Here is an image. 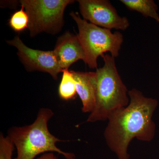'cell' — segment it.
Wrapping results in <instances>:
<instances>
[{
    "instance_id": "4fadbf2b",
    "label": "cell",
    "mask_w": 159,
    "mask_h": 159,
    "mask_svg": "<svg viewBox=\"0 0 159 159\" xmlns=\"http://www.w3.org/2000/svg\"><path fill=\"white\" fill-rule=\"evenodd\" d=\"M14 145L11 139L3 134L0 135V159H12Z\"/></svg>"
},
{
    "instance_id": "9c48e42d",
    "label": "cell",
    "mask_w": 159,
    "mask_h": 159,
    "mask_svg": "<svg viewBox=\"0 0 159 159\" xmlns=\"http://www.w3.org/2000/svg\"><path fill=\"white\" fill-rule=\"evenodd\" d=\"M71 71L75 80L77 94L82 102L83 112L91 113L96 106L97 73Z\"/></svg>"
},
{
    "instance_id": "3957f363",
    "label": "cell",
    "mask_w": 159,
    "mask_h": 159,
    "mask_svg": "<svg viewBox=\"0 0 159 159\" xmlns=\"http://www.w3.org/2000/svg\"><path fill=\"white\" fill-rule=\"evenodd\" d=\"M104 65L96 71V106L87 122L105 121L116 111L126 107L129 102L128 89L119 76L115 57L102 54Z\"/></svg>"
},
{
    "instance_id": "6da1fadb",
    "label": "cell",
    "mask_w": 159,
    "mask_h": 159,
    "mask_svg": "<svg viewBox=\"0 0 159 159\" xmlns=\"http://www.w3.org/2000/svg\"><path fill=\"white\" fill-rule=\"evenodd\" d=\"M128 95V105L111 115L104 132L107 144L119 159H129L128 146L134 138L149 142L155 135L156 125L152 118L158 104L157 100L145 97L135 89L129 91Z\"/></svg>"
},
{
    "instance_id": "277c9868",
    "label": "cell",
    "mask_w": 159,
    "mask_h": 159,
    "mask_svg": "<svg viewBox=\"0 0 159 159\" xmlns=\"http://www.w3.org/2000/svg\"><path fill=\"white\" fill-rule=\"evenodd\" d=\"M70 15L77 24V35L85 55L84 61L90 68H97L98 57L105 52H109L115 58L119 56L123 41L121 32L112 33L110 29L89 23L74 11Z\"/></svg>"
},
{
    "instance_id": "9a60e30c",
    "label": "cell",
    "mask_w": 159,
    "mask_h": 159,
    "mask_svg": "<svg viewBox=\"0 0 159 159\" xmlns=\"http://www.w3.org/2000/svg\"></svg>"
},
{
    "instance_id": "5bb4252c",
    "label": "cell",
    "mask_w": 159,
    "mask_h": 159,
    "mask_svg": "<svg viewBox=\"0 0 159 159\" xmlns=\"http://www.w3.org/2000/svg\"><path fill=\"white\" fill-rule=\"evenodd\" d=\"M37 159H58L53 152L45 153Z\"/></svg>"
},
{
    "instance_id": "7c38bea8",
    "label": "cell",
    "mask_w": 159,
    "mask_h": 159,
    "mask_svg": "<svg viewBox=\"0 0 159 159\" xmlns=\"http://www.w3.org/2000/svg\"><path fill=\"white\" fill-rule=\"evenodd\" d=\"M24 9V7L21 6V9L14 12L9 19V26L16 32H20L28 29L29 16Z\"/></svg>"
},
{
    "instance_id": "8fae6325",
    "label": "cell",
    "mask_w": 159,
    "mask_h": 159,
    "mask_svg": "<svg viewBox=\"0 0 159 159\" xmlns=\"http://www.w3.org/2000/svg\"><path fill=\"white\" fill-rule=\"evenodd\" d=\"M58 87V95L61 99L69 100L75 98L77 94L75 81L71 71L65 69Z\"/></svg>"
},
{
    "instance_id": "7a4b0ae2",
    "label": "cell",
    "mask_w": 159,
    "mask_h": 159,
    "mask_svg": "<svg viewBox=\"0 0 159 159\" xmlns=\"http://www.w3.org/2000/svg\"><path fill=\"white\" fill-rule=\"evenodd\" d=\"M54 115L49 108H41L35 121L31 125L11 127L8 136L16 147L17 157L14 159H34L40 154L56 152L66 159H75L74 153L65 152L57 148L56 144L62 140L49 131L48 122Z\"/></svg>"
},
{
    "instance_id": "30bf717a",
    "label": "cell",
    "mask_w": 159,
    "mask_h": 159,
    "mask_svg": "<svg viewBox=\"0 0 159 159\" xmlns=\"http://www.w3.org/2000/svg\"><path fill=\"white\" fill-rule=\"evenodd\" d=\"M129 9L142 13L145 17L154 19L159 24L158 6L152 0H121Z\"/></svg>"
},
{
    "instance_id": "5b68a950",
    "label": "cell",
    "mask_w": 159,
    "mask_h": 159,
    "mask_svg": "<svg viewBox=\"0 0 159 159\" xmlns=\"http://www.w3.org/2000/svg\"><path fill=\"white\" fill-rule=\"evenodd\" d=\"M72 0H21L29 18L31 37L42 32L57 34L64 25V13Z\"/></svg>"
},
{
    "instance_id": "8992f818",
    "label": "cell",
    "mask_w": 159,
    "mask_h": 159,
    "mask_svg": "<svg viewBox=\"0 0 159 159\" xmlns=\"http://www.w3.org/2000/svg\"><path fill=\"white\" fill-rule=\"evenodd\" d=\"M84 19L104 29L125 31L129 25L126 17H121L110 2L106 0H79Z\"/></svg>"
},
{
    "instance_id": "52a82bcc",
    "label": "cell",
    "mask_w": 159,
    "mask_h": 159,
    "mask_svg": "<svg viewBox=\"0 0 159 159\" xmlns=\"http://www.w3.org/2000/svg\"><path fill=\"white\" fill-rule=\"evenodd\" d=\"M9 45L17 49L20 60L27 70L38 71L48 73L54 79L63 70L54 51H43L29 48L23 42L18 36L7 41Z\"/></svg>"
},
{
    "instance_id": "ba28073f",
    "label": "cell",
    "mask_w": 159,
    "mask_h": 159,
    "mask_svg": "<svg viewBox=\"0 0 159 159\" xmlns=\"http://www.w3.org/2000/svg\"><path fill=\"white\" fill-rule=\"evenodd\" d=\"M60 66L63 70L79 60L84 61L85 55L77 35L67 31L57 40L53 51Z\"/></svg>"
}]
</instances>
